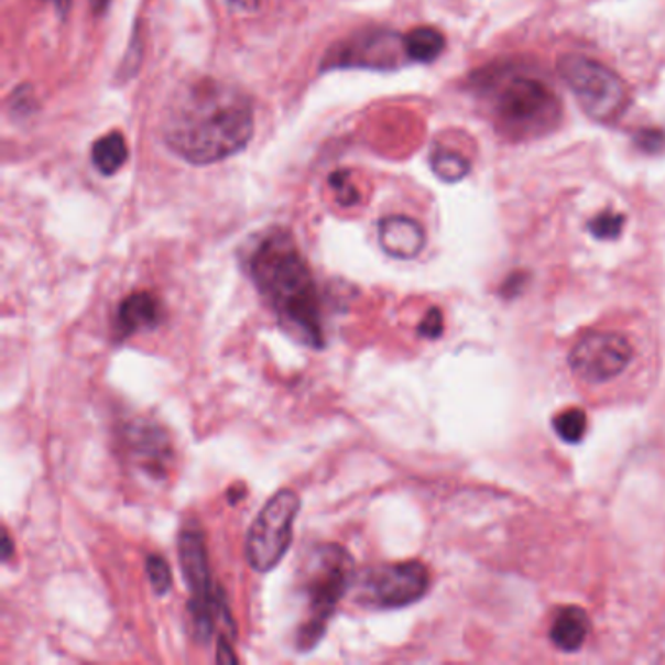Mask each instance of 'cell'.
<instances>
[{
    "label": "cell",
    "mask_w": 665,
    "mask_h": 665,
    "mask_svg": "<svg viewBox=\"0 0 665 665\" xmlns=\"http://www.w3.org/2000/svg\"><path fill=\"white\" fill-rule=\"evenodd\" d=\"M634 143L640 146L644 153H662L665 146V133L659 129H642L634 137Z\"/></svg>",
    "instance_id": "44dd1931"
},
{
    "label": "cell",
    "mask_w": 665,
    "mask_h": 665,
    "mask_svg": "<svg viewBox=\"0 0 665 665\" xmlns=\"http://www.w3.org/2000/svg\"><path fill=\"white\" fill-rule=\"evenodd\" d=\"M237 10H254L258 7V0H229Z\"/></svg>",
    "instance_id": "d4e9b609"
},
{
    "label": "cell",
    "mask_w": 665,
    "mask_h": 665,
    "mask_svg": "<svg viewBox=\"0 0 665 665\" xmlns=\"http://www.w3.org/2000/svg\"><path fill=\"white\" fill-rule=\"evenodd\" d=\"M484 100L495 131L510 141H533L563 121V100L543 78L505 70L487 78Z\"/></svg>",
    "instance_id": "3957f363"
},
{
    "label": "cell",
    "mask_w": 665,
    "mask_h": 665,
    "mask_svg": "<svg viewBox=\"0 0 665 665\" xmlns=\"http://www.w3.org/2000/svg\"><path fill=\"white\" fill-rule=\"evenodd\" d=\"M47 2H52L55 4V9L59 10V12H67L68 7H70V0H47Z\"/></svg>",
    "instance_id": "484cf974"
},
{
    "label": "cell",
    "mask_w": 665,
    "mask_h": 665,
    "mask_svg": "<svg viewBox=\"0 0 665 665\" xmlns=\"http://www.w3.org/2000/svg\"><path fill=\"white\" fill-rule=\"evenodd\" d=\"M178 563L188 586V613L197 642L207 644L211 640L217 619L235 631V621L225 593L222 589L215 588L211 580L205 533L196 520L186 521L179 530Z\"/></svg>",
    "instance_id": "5b68a950"
},
{
    "label": "cell",
    "mask_w": 665,
    "mask_h": 665,
    "mask_svg": "<svg viewBox=\"0 0 665 665\" xmlns=\"http://www.w3.org/2000/svg\"><path fill=\"white\" fill-rule=\"evenodd\" d=\"M254 133V108L240 88L217 78L186 80L164 110L166 145L192 164H214L240 153Z\"/></svg>",
    "instance_id": "6da1fadb"
},
{
    "label": "cell",
    "mask_w": 665,
    "mask_h": 665,
    "mask_svg": "<svg viewBox=\"0 0 665 665\" xmlns=\"http://www.w3.org/2000/svg\"><path fill=\"white\" fill-rule=\"evenodd\" d=\"M120 447L129 467L151 480H163L171 475L174 447L166 429L151 419L135 418L120 429Z\"/></svg>",
    "instance_id": "30bf717a"
},
{
    "label": "cell",
    "mask_w": 665,
    "mask_h": 665,
    "mask_svg": "<svg viewBox=\"0 0 665 665\" xmlns=\"http://www.w3.org/2000/svg\"><path fill=\"white\" fill-rule=\"evenodd\" d=\"M558 70L591 120L611 123L623 116L629 92L614 70L584 55H564Z\"/></svg>",
    "instance_id": "52a82bcc"
},
{
    "label": "cell",
    "mask_w": 665,
    "mask_h": 665,
    "mask_svg": "<svg viewBox=\"0 0 665 665\" xmlns=\"http://www.w3.org/2000/svg\"><path fill=\"white\" fill-rule=\"evenodd\" d=\"M379 244L389 257L412 260L426 247L422 225L404 215H391L379 222Z\"/></svg>",
    "instance_id": "7c38bea8"
},
{
    "label": "cell",
    "mask_w": 665,
    "mask_h": 665,
    "mask_svg": "<svg viewBox=\"0 0 665 665\" xmlns=\"http://www.w3.org/2000/svg\"><path fill=\"white\" fill-rule=\"evenodd\" d=\"M146 578L151 581L156 596H166L172 589V570L168 560L161 555L146 556L145 563Z\"/></svg>",
    "instance_id": "ac0fdd59"
},
{
    "label": "cell",
    "mask_w": 665,
    "mask_h": 665,
    "mask_svg": "<svg viewBox=\"0 0 665 665\" xmlns=\"http://www.w3.org/2000/svg\"><path fill=\"white\" fill-rule=\"evenodd\" d=\"M330 186H332L334 192H336L338 201H340L341 205L350 207V205L358 204V189L351 186L350 174H348V172H336L332 178H330Z\"/></svg>",
    "instance_id": "ffe728a7"
},
{
    "label": "cell",
    "mask_w": 665,
    "mask_h": 665,
    "mask_svg": "<svg viewBox=\"0 0 665 665\" xmlns=\"http://www.w3.org/2000/svg\"><path fill=\"white\" fill-rule=\"evenodd\" d=\"M429 589V570L418 560L384 564L367 570L361 580L363 601L375 609H401L416 603Z\"/></svg>",
    "instance_id": "ba28073f"
},
{
    "label": "cell",
    "mask_w": 665,
    "mask_h": 665,
    "mask_svg": "<svg viewBox=\"0 0 665 665\" xmlns=\"http://www.w3.org/2000/svg\"><path fill=\"white\" fill-rule=\"evenodd\" d=\"M163 320V301L151 291H133L118 307L113 320V338L118 341L129 340L133 334L153 330Z\"/></svg>",
    "instance_id": "8fae6325"
},
{
    "label": "cell",
    "mask_w": 665,
    "mask_h": 665,
    "mask_svg": "<svg viewBox=\"0 0 665 665\" xmlns=\"http://www.w3.org/2000/svg\"><path fill=\"white\" fill-rule=\"evenodd\" d=\"M248 272L283 332L307 348L323 350L326 346L323 297L313 270L291 232L283 229L268 232L248 258Z\"/></svg>",
    "instance_id": "7a4b0ae2"
},
{
    "label": "cell",
    "mask_w": 665,
    "mask_h": 665,
    "mask_svg": "<svg viewBox=\"0 0 665 665\" xmlns=\"http://www.w3.org/2000/svg\"><path fill=\"white\" fill-rule=\"evenodd\" d=\"M634 356L631 341L623 334L588 332L571 348V371L584 383H607L621 375Z\"/></svg>",
    "instance_id": "9c48e42d"
},
{
    "label": "cell",
    "mask_w": 665,
    "mask_h": 665,
    "mask_svg": "<svg viewBox=\"0 0 665 665\" xmlns=\"http://www.w3.org/2000/svg\"><path fill=\"white\" fill-rule=\"evenodd\" d=\"M353 581V558L338 543H323L308 555L305 568L307 607L295 634V650L307 654L315 650L330 626L341 599Z\"/></svg>",
    "instance_id": "277c9868"
},
{
    "label": "cell",
    "mask_w": 665,
    "mask_h": 665,
    "mask_svg": "<svg viewBox=\"0 0 665 665\" xmlns=\"http://www.w3.org/2000/svg\"><path fill=\"white\" fill-rule=\"evenodd\" d=\"M553 426H555L558 437L566 444H578L584 439L586 429H588V416L580 408L564 410L556 416Z\"/></svg>",
    "instance_id": "e0dca14e"
},
{
    "label": "cell",
    "mask_w": 665,
    "mask_h": 665,
    "mask_svg": "<svg viewBox=\"0 0 665 665\" xmlns=\"http://www.w3.org/2000/svg\"><path fill=\"white\" fill-rule=\"evenodd\" d=\"M299 512L301 495L291 488L277 490L264 503L252 521L244 543V556L252 570L268 574L282 563L293 545V530Z\"/></svg>",
    "instance_id": "8992f818"
},
{
    "label": "cell",
    "mask_w": 665,
    "mask_h": 665,
    "mask_svg": "<svg viewBox=\"0 0 665 665\" xmlns=\"http://www.w3.org/2000/svg\"><path fill=\"white\" fill-rule=\"evenodd\" d=\"M589 617L580 607L558 609L550 624V640L556 648L563 652H576L588 640Z\"/></svg>",
    "instance_id": "4fadbf2b"
},
{
    "label": "cell",
    "mask_w": 665,
    "mask_h": 665,
    "mask_svg": "<svg viewBox=\"0 0 665 665\" xmlns=\"http://www.w3.org/2000/svg\"><path fill=\"white\" fill-rule=\"evenodd\" d=\"M432 168H434L437 178L453 184V182H459L469 174L470 164L461 154L441 149V151H435L432 154Z\"/></svg>",
    "instance_id": "2e32d148"
},
{
    "label": "cell",
    "mask_w": 665,
    "mask_h": 665,
    "mask_svg": "<svg viewBox=\"0 0 665 665\" xmlns=\"http://www.w3.org/2000/svg\"><path fill=\"white\" fill-rule=\"evenodd\" d=\"M215 659L219 664H237L239 657L235 652V636L227 634V632H219V644H217V656Z\"/></svg>",
    "instance_id": "603a6c76"
},
{
    "label": "cell",
    "mask_w": 665,
    "mask_h": 665,
    "mask_svg": "<svg viewBox=\"0 0 665 665\" xmlns=\"http://www.w3.org/2000/svg\"><path fill=\"white\" fill-rule=\"evenodd\" d=\"M12 553H14L12 550V538H10L9 531L4 530V535H2V560L9 563Z\"/></svg>",
    "instance_id": "cb8c5ba5"
},
{
    "label": "cell",
    "mask_w": 665,
    "mask_h": 665,
    "mask_svg": "<svg viewBox=\"0 0 665 665\" xmlns=\"http://www.w3.org/2000/svg\"><path fill=\"white\" fill-rule=\"evenodd\" d=\"M418 334L422 338H427V340H435V338H439L444 334V315H441L439 308L434 307L427 310L424 320L419 323Z\"/></svg>",
    "instance_id": "7402d4cb"
},
{
    "label": "cell",
    "mask_w": 665,
    "mask_h": 665,
    "mask_svg": "<svg viewBox=\"0 0 665 665\" xmlns=\"http://www.w3.org/2000/svg\"><path fill=\"white\" fill-rule=\"evenodd\" d=\"M445 50V37L435 28H414L404 37V52L410 61L434 63Z\"/></svg>",
    "instance_id": "9a60e30c"
},
{
    "label": "cell",
    "mask_w": 665,
    "mask_h": 665,
    "mask_svg": "<svg viewBox=\"0 0 665 665\" xmlns=\"http://www.w3.org/2000/svg\"><path fill=\"white\" fill-rule=\"evenodd\" d=\"M129 149L120 131L100 137L92 146V164L103 176H111L128 163Z\"/></svg>",
    "instance_id": "5bb4252c"
},
{
    "label": "cell",
    "mask_w": 665,
    "mask_h": 665,
    "mask_svg": "<svg viewBox=\"0 0 665 665\" xmlns=\"http://www.w3.org/2000/svg\"><path fill=\"white\" fill-rule=\"evenodd\" d=\"M623 215L606 211V214L598 215V217L591 219V222H589V232L596 239L613 240L623 231Z\"/></svg>",
    "instance_id": "d6986e66"
}]
</instances>
